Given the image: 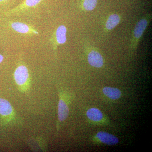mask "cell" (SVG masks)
<instances>
[{
  "mask_svg": "<svg viewBox=\"0 0 152 152\" xmlns=\"http://www.w3.org/2000/svg\"><path fill=\"white\" fill-rule=\"evenodd\" d=\"M98 0H83L82 6L85 10L92 11L96 7Z\"/></svg>",
  "mask_w": 152,
  "mask_h": 152,
  "instance_id": "cell-13",
  "label": "cell"
},
{
  "mask_svg": "<svg viewBox=\"0 0 152 152\" xmlns=\"http://www.w3.org/2000/svg\"><path fill=\"white\" fill-rule=\"evenodd\" d=\"M121 18L117 14H113L109 16L106 23L107 29L111 30L119 23Z\"/></svg>",
  "mask_w": 152,
  "mask_h": 152,
  "instance_id": "cell-12",
  "label": "cell"
},
{
  "mask_svg": "<svg viewBox=\"0 0 152 152\" xmlns=\"http://www.w3.org/2000/svg\"><path fill=\"white\" fill-rule=\"evenodd\" d=\"M13 113L10 103L4 99L0 98V115L3 117H10Z\"/></svg>",
  "mask_w": 152,
  "mask_h": 152,
  "instance_id": "cell-10",
  "label": "cell"
},
{
  "mask_svg": "<svg viewBox=\"0 0 152 152\" xmlns=\"http://www.w3.org/2000/svg\"><path fill=\"white\" fill-rule=\"evenodd\" d=\"M43 0H24L15 7L9 11L8 15L20 13L38 6Z\"/></svg>",
  "mask_w": 152,
  "mask_h": 152,
  "instance_id": "cell-4",
  "label": "cell"
},
{
  "mask_svg": "<svg viewBox=\"0 0 152 152\" xmlns=\"http://www.w3.org/2000/svg\"><path fill=\"white\" fill-rule=\"evenodd\" d=\"M3 60H4V57L2 55L0 54V64L2 62Z\"/></svg>",
  "mask_w": 152,
  "mask_h": 152,
  "instance_id": "cell-14",
  "label": "cell"
},
{
  "mask_svg": "<svg viewBox=\"0 0 152 152\" xmlns=\"http://www.w3.org/2000/svg\"><path fill=\"white\" fill-rule=\"evenodd\" d=\"M69 108L66 102L63 98H60L58 106V118L60 122H63L67 118Z\"/></svg>",
  "mask_w": 152,
  "mask_h": 152,
  "instance_id": "cell-8",
  "label": "cell"
},
{
  "mask_svg": "<svg viewBox=\"0 0 152 152\" xmlns=\"http://www.w3.org/2000/svg\"><path fill=\"white\" fill-rule=\"evenodd\" d=\"M87 116L88 119L94 123H100L103 120L104 116L100 110L91 108L87 111Z\"/></svg>",
  "mask_w": 152,
  "mask_h": 152,
  "instance_id": "cell-9",
  "label": "cell"
},
{
  "mask_svg": "<svg viewBox=\"0 0 152 152\" xmlns=\"http://www.w3.org/2000/svg\"><path fill=\"white\" fill-rule=\"evenodd\" d=\"M8 1V0H0V2L4 1Z\"/></svg>",
  "mask_w": 152,
  "mask_h": 152,
  "instance_id": "cell-15",
  "label": "cell"
},
{
  "mask_svg": "<svg viewBox=\"0 0 152 152\" xmlns=\"http://www.w3.org/2000/svg\"><path fill=\"white\" fill-rule=\"evenodd\" d=\"M88 60L90 65L96 68H101L104 65L103 58L100 53L93 50L89 53Z\"/></svg>",
  "mask_w": 152,
  "mask_h": 152,
  "instance_id": "cell-6",
  "label": "cell"
},
{
  "mask_svg": "<svg viewBox=\"0 0 152 152\" xmlns=\"http://www.w3.org/2000/svg\"><path fill=\"white\" fill-rule=\"evenodd\" d=\"M96 137L102 143L113 145L119 142V140L116 136L104 132H99L97 133Z\"/></svg>",
  "mask_w": 152,
  "mask_h": 152,
  "instance_id": "cell-5",
  "label": "cell"
},
{
  "mask_svg": "<svg viewBox=\"0 0 152 152\" xmlns=\"http://www.w3.org/2000/svg\"><path fill=\"white\" fill-rule=\"evenodd\" d=\"M150 17L147 16L140 20L136 25L135 27L134 30L133 34V39L131 45V49L134 50L135 49L137 44L140 38L141 37L142 35L147 27Z\"/></svg>",
  "mask_w": 152,
  "mask_h": 152,
  "instance_id": "cell-2",
  "label": "cell"
},
{
  "mask_svg": "<svg viewBox=\"0 0 152 152\" xmlns=\"http://www.w3.org/2000/svg\"><path fill=\"white\" fill-rule=\"evenodd\" d=\"M10 26L12 29L19 34L29 35H37L39 34V32L34 28L22 22H11L10 23Z\"/></svg>",
  "mask_w": 152,
  "mask_h": 152,
  "instance_id": "cell-3",
  "label": "cell"
},
{
  "mask_svg": "<svg viewBox=\"0 0 152 152\" xmlns=\"http://www.w3.org/2000/svg\"><path fill=\"white\" fill-rule=\"evenodd\" d=\"M67 29L65 26L61 25L59 26L55 33V39L52 41H56L54 42L55 48L56 45H63L65 43L67 40L66 38Z\"/></svg>",
  "mask_w": 152,
  "mask_h": 152,
  "instance_id": "cell-7",
  "label": "cell"
},
{
  "mask_svg": "<svg viewBox=\"0 0 152 152\" xmlns=\"http://www.w3.org/2000/svg\"><path fill=\"white\" fill-rule=\"evenodd\" d=\"M102 92L109 99L112 100H117L121 98V92L117 88L106 87L103 88Z\"/></svg>",
  "mask_w": 152,
  "mask_h": 152,
  "instance_id": "cell-11",
  "label": "cell"
},
{
  "mask_svg": "<svg viewBox=\"0 0 152 152\" xmlns=\"http://www.w3.org/2000/svg\"><path fill=\"white\" fill-rule=\"evenodd\" d=\"M14 78L17 84L22 89H26L30 79L29 73L27 67L23 65L18 66L14 73Z\"/></svg>",
  "mask_w": 152,
  "mask_h": 152,
  "instance_id": "cell-1",
  "label": "cell"
}]
</instances>
